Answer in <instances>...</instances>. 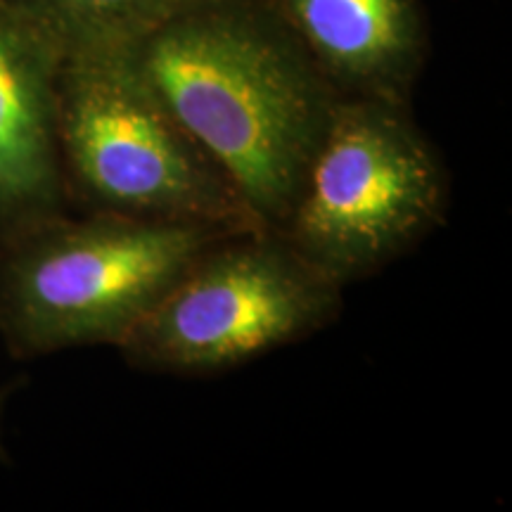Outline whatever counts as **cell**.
<instances>
[{
    "mask_svg": "<svg viewBox=\"0 0 512 512\" xmlns=\"http://www.w3.org/2000/svg\"><path fill=\"white\" fill-rule=\"evenodd\" d=\"M408 105L339 95L273 230L342 287L394 264L446 219L448 171Z\"/></svg>",
    "mask_w": 512,
    "mask_h": 512,
    "instance_id": "cell-4",
    "label": "cell"
},
{
    "mask_svg": "<svg viewBox=\"0 0 512 512\" xmlns=\"http://www.w3.org/2000/svg\"><path fill=\"white\" fill-rule=\"evenodd\" d=\"M5 458V453H3V437H0V460Z\"/></svg>",
    "mask_w": 512,
    "mask_h": 512,
    "instance_id": "cell-9",
    "label": "cell"
},
{
    "mask_svg": "<svg viewBox=\"0 0 512 512\" xmlns=\"http://www.w3.org/2000/svg\"><path fill=\"white\" fill-rule=\"evenodd\" d=\"M64 41L0 0V238L69 209L57 150Z\"/></svg>",
    "mask_w": 512,
    "mask_h": 512,
    "instance_id": "cell-6",
    "label": "cell"
},
{
    "mask_svg": "<svg viewBox=\"0 0 512 512\" xmlns=\"http://www.w3.org/2000/svg\"><path fill=\"white\" fill-rule=\"evenodd\" d=\"M48 24L64 46L133 43L211 0H12Z\"/></svg>",
    "mask_w": 512,
    "mask_h": 512,
    "instance_id": "cell-8",
    "label": "cell"
},
{
    "mask_svg": "<svg viewBox=\"0 0 512 512\" xmlns=\"http://www.w3.org/2000/svg\"><path fill=\"white\" fill-rule=\"evenodd\" d=\"M342 292L273 230L228 233L190 261L117 349L147 373H226L328 328Z\"/></svg>",
    "mask_w": 512,
    "mask_h": 512,
    "instance_id": "cell-5",
    "label": "cell"
},
{
    "mask_svg": "<svg viewBox=\"0 0 512 512\" xmlns=\"http://www.w3.org/2000/svg\"><path fill=\"white\" fill-rule=\"evenodd\" d=\"M57 150L69 207L223 233L266 230L147 86L126 43L64 46Z\"/></svg>",
    "mask_w": 512,
    "mask_h": 512,
    "instance_id": "cell-2",
    "label": "cell"
},
{
    "mask_svg": "<svg viewBox=\"0 0 512 512\" xmlns=\"http://www.w3.org/2000/svg\"><path fill=\"white\" fill-rule=\"evenodd\" d=\"M126 48L256 223L278 228L339 93L271 0H211Z\"/></svg>",
    "mask_w": 512,
    "mask_h": 512,
    "instance_id": "cell-1",
    "label": "cell"
},
{
    "mask_svg": "<svg viewBox=\"0 0 512 512\" xmlns=\"http://www.w3.org/2000/svg\"><path fill=\"white\" fill-rule=\"evenodd\" d=\"M223 230L67 211L0 238V337L17 358L119 347Z\"/></svg>",
    "mask_w": 512,
    "mask_h": 512,
    "instance_id": "cell-3",
    "label": "cell"
},
{
    "mask_svg": "<svg viewBox=\"0 0 512 512\" xmlns=\"http://www.w3.org/2000/svg\"><path fill=\"white\" fill-rule=\"evenodd\" d=\"M339 95L411 102L430 53L422 0H271Z\"/></svg>",
    "mask_w": 512,
    "mask_h": 512,
    "instance_id": "cell-7",
    "label": "cell"
}]
</instances>
